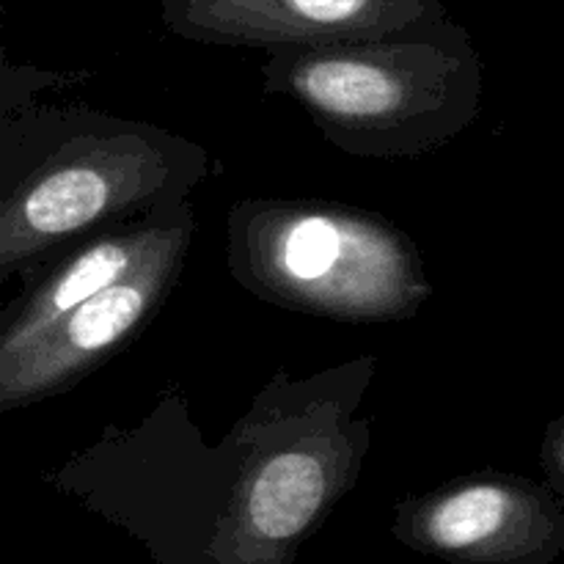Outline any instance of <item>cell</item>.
<instances>
[{"mask_svg":"<svg viewBox=\"0 0 564 564\" xmlns=\"http://www.w3.org/2000/svg\"><path fill=\"white\" fill-rule=\"evenodd\" d=\"M391 534L446 564H554L564 501L545 479L485 468L397 501Z\"/></svg>","mask_w":564,"mask_h":564,"instance_id":"obj_5","label":"cell"},{"mask_svg":"<svg viewBox=\"0 0 564 564\" xmlns=\"http://www.w3.org/2000/svg\"><path fill=\"white\" fill-rule=\"evenodd\" d=\"M193 235L196 218L169 237L141 268L66 312L25 350L0 364V413L64 394L124 350L180 284Z\"/></svg>","mask_w":564,"mask_h":564,"instance_id":"obj_6","label":"cell"},{"mask_svg":"<svg viewBox=\"0 0 564 564\" xmlns=\"http://www.w3.org/2000/svg\"><path fill=\"white\" fill-rule=\"evenodd\" d=\"M262 86L301 105L339 152L397 160L435 152L479 119L485 64L446 17L364 42L270 50Z\"/></svg>","mask_w":564,"mask_h":564,"instance_id":"obj_3","label":"cell"},{"mask_svg":"<svg viewBox=\"0 0 564 564\" xmlns=\"http://www.w3.org/2000/svg\"><path fill=\"white\" fill-rule=\"evenodd\" d=\"M378 358L292 378L279 367L218 444L165 389L132 427L108 424L44 477L147 549L154 564H295L361 477Z\"/></svg>","mask_w":564,"mask_h":564,"instance_id":"obj_1","label":"cell"},{"mask_svg":"<svg viewBox=\"0 0 564 564\" xmlns=\"http://www.w3.org/2000/svg\"><path fill=\"white\" fill-rule=\"evenodd\" d=\"M540 468L545 482L564 501V413L551 419L540 444Z\"/></svg>","mask_w":564,"mask_h":564,"instance_id":"obj_9","label":"cell"},{"mask_svg":"<svg viewBox=\"0 0 564 564\" xmlns=\"http://www.w3.org/2000/svg\"><path fill=\"white\" fill-rule=\"evenodd\" d=\"M226 264L259 301L347 325L402 323L433 297L405 229L325 198H240L226 218Z\"/></svg>","mask_w":564,"mask_h":564,"instance_id":"obj_4","label":"cell"},{"mask_svg":"<svg viewBox=\"0 0 564 564\" xmlns=\"http://www.w3.org/2000/svg\"><path fill=\"white\" fill-rule=\"evenodd\" d=\"M209 174L207 149L180 132L91 108L44 110L3 143L0 281L42 273L121 220L174 213Z\"/></svg>","mask_w":564,"mask_h":564,"instance_id":"obj_2","label":"cell"},{"mask_svg":"<svg viewBox=\"0 0 564 564\" xmlns=\"http://www.w3.org/2000/svg\"><path fill=\"white\" fill-rule=\"evenodd\" d=\"M193 218L196 209L187 202L174 213L141 215L94 231L91 237L61 253L3 312L0 364L25 350L66 312L141 268L169 237H174Z\"/></svg>","mask_w":564,"mask_h":564,"instance_id":"obj_8","label":"cell"},{"mask_svg":"<svg viewBox=\"0 0 564 564\" xmlns=\"http://www.w3.org/2000/svg\"><path fill=\"white\" fill-rule=\"evenodd\" d=\"M174 36L220 47H328L446 20L441 0H163Z\"/></svg>","mask_w":564,"mask_h":564,"instance_id":"obj_7","label":"cell"}]
</instances>
